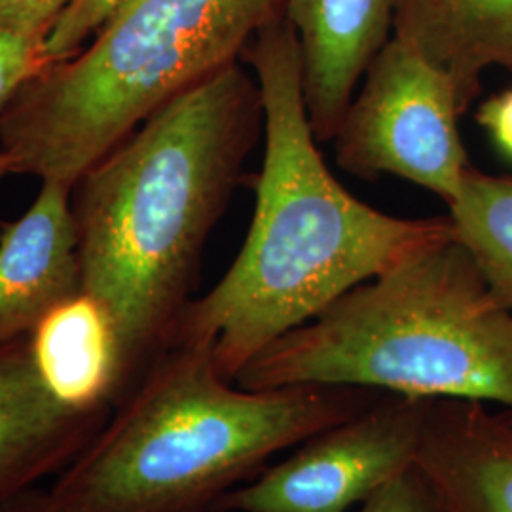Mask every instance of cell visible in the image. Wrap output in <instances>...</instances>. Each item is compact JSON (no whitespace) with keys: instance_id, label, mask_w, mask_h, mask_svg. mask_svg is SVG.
<instances>
[{"instance_id":"6da1fadb","label":"cell","mask_w":512,"mask_h":512,"mask_svg":"<svg viewBox=\"0 0 512 512\" xmlns=\"http://www.w3.org/2000/svg\"><path fill=\"white\" fill-rule=\"evenodd\" d=\"M243 59L255 71L264 110L255 215L230 270L188 302L167 342L209 348L234 384L275 340L454 232L450 217L385 215L334 179L311 129L300 44L285 14L256 33Z\"/></svg>"},{"instance_id":"7a4b0ae2","label":"cell","mask_w":512,"mask_h":512,"mask_svg":"<svg viewBox=\"0 0 512 512\" xmlns=\"http://www.w3.org/2000/svg\"><path fill=\"white\" fill-rule=\"evenodd\" d=\"M260 128L258 84L232 63L156 110L76 183L82 287L114 330L122 393L188 306Z\"/></svg>"},{"instance_id":"3957f363","label":"cell","mask_w":512,"mask_h":512,"mask_svg":"<svg viewBox=\"0 0 512 512\" xmlns=\"http://www.w3.org/2000/svg\"><path fill=\"white\" fill-rule=\"evenodd\" d=\"M372 391L243 389L209 348L171 344L48 488L57 512H213L275 454L370 406Z\"/></svg>"},{"instance_id":"277c9868","label":"cell","mask_w":512,"mask_h":512,"mask_svg":"<svg viewBox=\"0 0 512 512\" xmlns=\"http://www.w3.org/2000/svg\"><path fill=\"white\" fill-rule=\"evenodd\" d=\"M236 384L351 387L512 408V311L454 230L275 340Z\"/></svg>"},{"instance_id":"5b68a950","label":"cell","mask_w":512,"mask_h":512,"mask_svg":"<svg viewBox=\"0 0 512 512\" xmlns=\"http://www.w3.org/2000/svg\"><path fill=\"white\" fill-rule=\"evenodd\" d=\"M287 0H120L88 50L50 63L0 112L14 173L74 188L181 93L238 63Z\"/></svg>"},{"instance_id":"8992f818","label":"cell","mask_w":512,"mask_h":512,"mask_svg":"<svg viewBox=\"0 0 512 512\" xmlns=\"http://www.w3.org/2000/svg\"><path fill=\"white\" fill-rule=\"evenodd\" d=\"M361 82L334 137L340 167L357 177H401L450 205L473 167L452 80L393 35Z\"/></svg>"},{"instance_id":"52a82bcc","label":"cell","mask_w":512,"mask_h":512,"mask_svg":"<svg viewBox=\"0 0 512 512\" xmlns=\"http://www.w3.org/2000/svg\"><path fill=\"white\" fill-rule=\"evenodd\" d=\"M427 401L384 395L220 497L213 512H349L412 469Z\"/></svg>"},{"instance_id":"ba28073f","label":"cell","mask_w":512,"mask_h":512,"mask_svg":"<svg viewBox=\"0 0 512 512\" xmlns=\"http://www.w3.org/2000/svg\"><path fill=\"white\" fill-rule=\"evenodd\" d=\"M110 410L57 401L38 372L31 336L0 342V501L67 469Z\"/></svg>"},{"instance_id":"9c48e42d","label":"cell","mask_w":512,"mask_h":512,"mask_svg":"<svg viewBox=\"0 0 512 512\" xmlns=\"http://www.w3.org/2000/svg\"><path fill=\"white\" fill-rule=\"evenodd\" d=\"M414 467L442 512H512V408L427 401Z\"/></svg>"},{"instance_id":"30bf717a","label":"cell","mask_w":512,"mask_h":512,"mask_svg":"<svg viewBox=\"0 0 512 512\" xmlns=\"http://www.w3.org/2000/svg\"><path fill=\"white\" fill-rule=\"evenodd\" d=\"M401 0H287L313 135L334 141L368 65L393 37Z\"/></svg>"},{"instance_id":"8fae6325","label":"cell","mask_w":512,"mask_h":512,"mask_svg":"<svg viewBox=\"0 0 512 512\" xmlns=\"http://www.w3.org/2000/svg\"><path fill=\"white\" fill-rule=\"evenodd\" d=\"M71 194L42 181L29 211L0 236V342L31 336L50 311L84 293Z\"/></svg>"},{"instance_id":"7c38bea8","label":"cell","mask_w":512,"mask_h":512,"mask_svg":"<svg viewBox=\"0 0 512 512\" xmlns=\"http://www.w3.org/2000/svg\"><path fill=\"white\" fill-rule=\"evenodd\" d=\"M393 35L452 80L463 112L486 69L512 73V0H401Z\"/></svg>"},{"instance_id":"4fadbf2b","label":"cell","mask_w":512,"mask_h":512,"mask_svg":"<svg viewBox=\"0 0 512 512\" xmlns=\"http://www.w3.org/2000/svg\"><path fill=\"white\" fill-rule=\"evenodd\" d=\"M31 349L57 401L76 410L112 408L118 401L122 374L114 330L90 294L50 311L31 334Z\"/></svg>"},{"instance_id":"5bb4252c","label":"cell","mask_w":512,"mask_h":512,"mask_svg":"<svg viewBox=\"0 0 512 512\" xmlns=\"http://www.w3.org/2000/svg\"><path fill=\"white\" fill-rule=\"evenodd\" d=\"M448 209L456 236L512 311V177L471 167Z\"/></svg>"},{"instance_id":"9a60e30c","label":"cell","mask_w":512,"mask_h":512,"mask_svg":"<svg viewBox=\"0 0 512 512\" xmlns=\"http://www.w3.org/2000/svg\"><path fill=\"white\" fill-rule=\"evenodd\" d=\"M48 65L50 61L44 52V44L0 33V112L29 80L42 73ZM10 173H14L12 158L4 148H0V181ZM4 228L6 224L0 222V236Z\"/></svg>"},{"instance_id":"2e32d148","label":"cell","mask_w":512,"mask_h":512,"mask_svg":"<svg viewBox=\"0 0 512 512\" xmlns=\"http://www.w3.org/2000/svg\"><path fill=\"white\" fill-rule=\"evenodd\" d=\"M118 2L120 0H74L46 38L44 52L48 61L57 63L78 54L82 42L101 29Z\"/></svg>"},{"instance_id":"e0dca14e","label":"cell","mask_w":512,"mask_h":512,"mask_svg":"<svg viewBox=\"0 0 512 512\" xmlns=\"http://www.w3.org/2000/svg\"><path fill=\"white\" fill-rule=\"evenodd\" d=\"M74 0H0V33L46 44Z\"/></svg>"},{"instance_id":"ac0fdd59","label":"cell","mask_w":512,"mask_h":512,"mask_svg":"<svg viewBox=\"0 0 512 512\" xmlns=\"http://www.w3.org/2000/svg\"><path fill=\"white\" fill-rule=\"evenodd\" d=\"M357 512H442L416 467L391 478Z\"/></svg>"},{"instance_id":"d6986e66","label":"cell","mask_w":512,"mask_h":512,"mask_svg":"<svg viewBox=\"0 0 512 512\" xmlns=\"http://www.w3.org/2000/svg\"><path fill=\"white\" fill-rule=\"evenodd\" d=\"M476 120L499 154L512 162V90L486 99L476 112Z\"/></svg>"},{"instance_id":"ffe728a7","label":"cell","mask_w":512,"mask_h":512,"mask_svg":"<svg viewBox=\"0 0 512 512\" xmlns=\"http://www.w3.org/2000/svg\"><path fill=\"white\" fill-rule=\"evenodd\" d=\"M0 512H57L50 492L42 486L0 501Z\"/></svg>"}]
</instances>
